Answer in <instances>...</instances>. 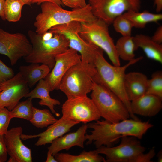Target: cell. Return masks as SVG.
Masks as SVG:
<instances>
[{"label": "cell", "instance_id": "obj_23", "mask_svg": "<svg viewBox=\"0 0 162 162\" xmlns=\"http://www.w3.org/2000/svg\"><path fill=\"white\" fill-rule=\"evenodd\" d=\"M122 15L130 21L134 27L137 28H144L148 23H157L162 20L161 14L153 13L147 10L141 12L129 11Z\"/></svg>", "mask_w": 162, "mask_h": 162}, {"label": "cell", "instance_id": "obj_24", "mask_svg": "<svg viewBox=\"0 0 162 162\" xmlns=\"http://www.w3.org/2000/svg\"><path fill=\"white\" fill-rule=\"evenodd\" d=\"M100 154L95 150H83L77 155L58 152L54 156L58 162H105V159Z\"/></svg>", "mask_w": 162, "mask_h": 162}, {"label": "cell", "instance_id": "obj_9", "mask_svg": "<svg viewBox=\"0 0 162 162\" xmlns=\"http://www.w3.org/2000/svg\"><path fill=\"white\" fill-rule=\"evenodd\" d=\"M88 4L94 16L109 25L126 12L139 11L141 0H89Z\"/></svg>", "mask_w": 162, "mask_h": 162}, {"label": "cell", "instance_id": "obj_40", "mask_svg": "<svg viewBox=\"0 0 162 162\" xmlns=\"http://www.w3.org/2000/svg\"><path fill=\"white\" fill-rule=\"evenodd\" d=\"M46 162H58L55 156L49 152H47Z\"/></svg>", "mask_w": 162, "mask_h": 162}, {"label": "cell", "instance_id": "obj_30", "mask_svg": "<svg viewBox=\"0 0 162 162\" xmlns=\"http://www.w3.org/2000/svg\"><path fill=\"white\" fill-rule=\"evenodd\" d=\"M112 24L115 30L122 36H131L133 26L129 20L122 15L116 17Z\"/></svg>", "mask_w": 162, "mask_h": 162}, {"label": "cell", "instance_id": "obj_7", "mask_svg": "<svg viewBox=\"0 0 162 162\" xmlns=\"http://www.w3.org/2000/svg\"><path fill=\"white\" fill-rule=\"evenodd\" d=\"M80 36L86 41L104 51L113 65L120 66V59L115 44L109 34V25L98 19L91 22H80Z\"/></svg>", "mask_w": 162, "mask_h": 162}, {"label": "cell", "instance_id": "obj_35", "mask_svg": "<svg viewBox=\"0 0 162 162\" xmlns=\"http://www.w3.org/2000/svg\"><path fill=\"white\" fill-rule=\"evenodd\" d=\"M7 151L4 135L0 134V160L1 162L6 161L7 159Z\"/></svg>", "mask_w": 162, "mask_h": 162}, {"label": "cell", "instance_id": "obj_11", "mask_svg": "<svg viewBox=\"0 0 162 162\" xmlns=\"http://www.w3.org/2000/svg\"><path fill=\"white\" fill-rule=\"evenodd\" d=\"M32 50V45L25 34L10 33L0 28V54L8 58L11 65L28 55Z\"/></svg>", "mask_w": 162, "mask_h": 162}, {"label": "cell", "instance_id": "obj_15", "mask_svg": "<svg viewBox=\"0 0 162 162\" xmlns=\"http://www.w3.org/2000/svg\"><path fill=\"white\" fill-rule=\"evenodd\" d=\"M22 131L21 127H15L8 130L4 134L7 153L10 156L8 162L32 161L31 149L22 141L21 135Z\"/></svg>", "mask_w": 162, "mask_h": 162}, {"label": "cell", "instance_id": "obj_29", "mask_svg": "<svg viewBox=\"0 0 162 162\" xmlns=\"http://www.w3.org/2000/svg\"><path fill=\"white\" fill-rule=\"evenodd\" d=\"M146 94H151L162 98V72L156 71L148 79Z\"/></svg>", "mask_w": 162, "mask_h": 162}, {"label": "cell", "instance_id": "obj_25", "mask_svg": "<svg viewBox=\"0 0 162 162\" xmlns=\"http://www.w3.org/2000/svg\"><path fill=\"white\" fill-rule=\"evenodd\" d=\"M116 50L119 58L129 61L135 58L136 50L134 36H123L119 38L115 44Z\"/></svg>", "mask_w": 162, "mask_h": 162}, {"label": "cell", "instance_id": "obj_37", "mask_svg": "<svg viewBox=\"0 0 162 162\" xmlns=\"http://www.w3.org/2000/svg\"><path fill=\"white\" fill-rule=\"evenodd\" d=\"M46 2L53 3L61 6L62 5H63L60 0H34L32 2V3H35L39 5L41 4L43 2Z\"/></svg>", "mask_w": 162, "mask_h": 162}, {"label": "cell", "instance_id": "obj_12", "mask_svg": "<svg viewBox=\"0 0 162 162\" xmlns=\"http://www.w3.org/2000/svg\"><path fill=\"white\" fill-rule=\"evenodd\" d=\"M146 149L137 138L125 136L121 137V142L117 146H102L96 150L99 154L105 155V162H130L133 158L144 152Z\"/></svg>", "mask_w": 162, "mask_h": 162}, {"label": "cell", "instance_id": "obj_4", "mask_svg": "<svg viewBox=\"0 0 162 162\" xmlns=\"http://www.w3.org/2000/svg\"><path fill=\"white\" fill-rule=\"evenodd\" d=\"M27 34L32 50L24 58L27 63L44 64L51 70L55 63L56 56L69 48L68 40L62 34L49 31L39 34L31 30Z\"/></svg>", "mask_w": 162, "mask_h": 162}, {"label": "cell", "instance_id": "obj_3", "mask_svg": "<svg viewBox=\"0 0 162 162\" xmlns=\"http://www.w3.org/2000/svg\"><path fill=\"white\" fill-rule=\"evenodd\" d=\"M41 12L37 16L34 22L35 32L39 34L48 32L55 26L75 21L91 22L97 19L88 4L84 8L68 10L55 3L46 2L41 4Z\"/></svg>", "mask_w": 162, "mask_h": 162}, {"label": "cell", "instance_id": "obj_17", "mask_svg": "<svg viewBox=\"0 0 162 162\" xmlns=\"http://www.w3.org/2000/svg\"><path fill=\"white\" fill-rule=\"evenodd\" d=\"M88 128L87 124H84L75 131L57 138L51 143L48 148V152L54 155L61 150H69L74 146L84 147V142L86 140L85 135Z\"/></svg>", "mask_w": 162, "mask_h": 162}, {"label": "cell", "instance_id": "obj_34", "mask_svg": "<svg viewBox=\"0 0 162 162\" xmlns=\"http://www.w3.org/2000/svg\"><path fill=\"white\" fill-rule=\"evenodd\" d=\"M63 5L73 9L82 8L86 7L88 4L86 0H60Z\"/></svg>", "mask_w": 162, "mask_h": 162}, {"label": "cell", "instance_id": "obj_6", "mask_svg": "<svg viewBox=\"0 0 162 162\" xmlns=\"http://www.w3.org/2000/svg\"><path fill=\"white\" fill-rule=\"evenodd\" d=\"M90 97L104 119L116 122L130 118L129 110L121 99L104 87L94 82Z\"/></svg>", "mask_w": 162, "mask_h": 162}, {"label": "cell", "instance_id": "obj_5", "mask_svg": "<svg viewBox=\"0 0 162 162\" xmlns=\"http://www.w3.org/2000/svg\"><path fill=\"white\" fill-rule=\"evenodd\" d=\"M96 72L94 64L81 61L72 66L62 77L59 89L67 99L84 97L92 92Z\"/></svg>", "mask_w": 162, "mask_h": 162}, {"label": "cell", "instance_id": "obj_42", "mask_svg": "<svg viewBox=\"0 0 162 162\" xmlns=\"http://www.w3.org/2000/svg\"><path fill=\"white\" fill-rule=\"evenodd\" d=\"M25 5H30L34 0H21Z\"/></svg>", "mask_w": 162, "mask_h": 162}, {"label": "cell", "instance_id": "obj_14", "mask_svg": "<svg viewBox=\"0 0 162 162\" xmlns=\"http://www.w3.org/2000/svg\"><path fill=\"white\" fill-rule=\"evenodd\" d=\"M81 61L80 55L70 48L56 56L54 67L44 79L48 84L51 91L59 89L61 80L65 73L72 66Z\"/></svg>", "mask_w": 162, "mask_h": 162}, {"label": "cell", "instance_id": "obj_31", "mask_svg": "<svg viewBox=\"0 0 162 162\" xmlns=\"http://www.w3.org/2000/svg\"><path fill=\"white\" fill-rule=\"evenodd\" d=\"M12 118L10 111L5 107H0V134L7 133Z\"/></svg>", "mask_w": 162, "mask_h": 162}, {"label": "cell", "instance_id": "obj_44", "mask_svg": "<svg viewBox=\"0 0 162 162\" xmlns=\"http://www.w3.org/2000/svg\"><path fill=\"white\" fill-rule=\"evenodd\" d=\"M0 162H1V160H0Z\"/></svg>", "mask_w": 162, "mask_h": 162}, {"label": "cell", "instance_id": "obj_33", "mask_svg": "<svg viewBox=\"0 0 162 162\" xmlns=\"http://www.w3.org/2000/svg\"><path fill=\"white\" fill-rule=\"evenodd\" d=\"M142 152L133 158L130 162H152V159L155 155V149H151L146 153Z\"/></svg>", "mask_w": 162, "mask_h": 162}, {"label": "cell", "instance_id": "obj_22", "mask_svg": "<svg viewBox=\"0 0 162 162\" xmlns=\"http://www.w3.org/2000/svg\"><path fill=\"white\" fill-rule=\"evenodd\" d=\"M19 70L29 87H32L41 80L44 79L51 70L46 65L31 63L28 65L20 66Z\"/></svg>", "mask_w": 162, "mask_h": 162}, {"label": "cell", "instance_id": "obj_1", "mask_svg": "<svg viewBox=\"0 0 162 162\" xmlns=\"http://www.w3.org/2000/svg\"><path fill=\"white\" fill-rule=\"evenodd\" d=\"M88 128L93 130L90 134H86V144L93 143L97 148L102 146H113L122 136H130L141 139L150 129L153 126L149 121L142 122L132 118L112 122L99 119L87 124Z\"/></svg>", "mask_w": 162, "mask_h": 162}, {"label": "cell", "instance_id": "obj_41", "mask_svg": "<svg viewBox=\"0 0 162 162\" xmlns=\"http://www.w3.org/2000/svg\"><path fill=\"white\" fill-rule=\"evenodd\" d=\"M158 158V162H162V150L160 151L157 154Z\"/></svg>", "mask_w": 162, "mask_h": 162}, {"label": "cell", "instance_id": "obj_2", "mask_svg": "<svg viewBox=\"0 0 162 162\" xmlns=\"http://www.w3.org/2000/svg\"><path fill=\"white\" fill-rule=\"evenodd\" d=\"M103 52L101 49L98 51L94 61L96 72L93 78L94 82L108 89L118 97L128 108L130 118L139 120L132 112L131 101L127 97L124 81L127 69L142 59V57L134 58L123 66H116L111 64L106 60Z\"/></svg>", "mask_w": 162, "mask_h": 162}, {"label": "cell", "instance_id": "obj_32", "mask_svg": "<svg viewBox=\"0 0 162 162\" xmlns=\"http://www.w3.org/2000/svg\"><path fill=\"white\" fill-rule=\"evenodd\" d=\"M14 76V73L13 69L7 66L0 59V82L10 80Z\"/></svg>", "mask_w": 162, "mask_h": 162}, {"label": "cell", "instance_id": "obj_8", "mask_svg": "<svg viewBox=\"0 0 162 162\" xmlns=\"http://www.w3.org/2000/svg\"><path fill=\"white\" fill-rule=\"evenodd\" d=\"M80 22L73 21L52 27L49 31L53 34H60L64 35L68 41L69 47L80 54L81 61L94 64L98 51L101 49L88 42L80 36Z\"/></svg>", "mask_w": 162, "mask_h": 162}, {"label": "cell", "instance_id": "obj_28", "mask_svg": "<svg viewBox=\"0 0 162 162\" xmlns=\"http://www.w3.org/2000/svg\"><path fill=\"white\" fill-rule=\"evenodd\" d=\"M32 100L28 98L26 100L19 102L10 111L12 118H19L30 121L33 114Z\"/></svg>", "mask_w": 162, "mask_h": 162}, {"label": "cell", "instance_id": "obj_21", "mask_svg": "<svg viewBox=\"0 0 162 162\" xmlns=\"http://www.w3.org/2000/svg\"><path fill=\"white\" fill-rule=\"evenodd\" d=\"M50 92L47 82L44 79H42L38 82L35 88L27 94L25 97L40 99L38 103L40 105L48 106L52 113L59 117L60 114L56 111L54 106L60 105V102L58 100L51 98L50 94Z\"/></svg>", "mask_w": 162, "mask_h": 162}, {"label": "cell", "instance_id": "obj_16", "mask_svg": "<svg viewBox=\"0 0 162 162\" xmlns=\"http://www.w3.org/2000/svg\"><path fill=\"white\" fill-rule=\"evenodd\" d=\"M80 123L62 116L54 124L48 126L45 131L37 134L26 135L22 134L21 139L26 140L39 137L35 145L37 146L51 143L57 138L70 131L74 126Z\"/></svg>", "mask_w": 162, "mask_h": 162}, {"label": "cell", "instance_id": "obj_27", "mask_svg": "<svg viewBox=\"0 0 162 162\" xmlns=\"http://www.w3.org/2000/svg\"><path fill=\"white\" fill-rule=\"evenodd\" d=\"M24 5V3L21 0H6L4 7L6 20L12 22L19 21Z\"/></svg>", "mask_w": 162, "mask_h": 162}, {"label": "cell", "instance_id": "obj_39", "mask_svg": "<svg viewBox=\"0 0 162 162\" xmlns=\"http://www.w3.org/2000/svg\"><path fill=\"white\" fill-rule=\"evenodd\" d=\"M154 5L157 12L159 13L162 10V0H154Z\"/></svg>", "mask_w": 162, "mask_h": 162}, {"label": "cell", "instance_id": "obj_38", "mask_svg": "<svg viewBox=\"0 0 162 162\" xmlns=\"http://www.w3.org/2000/svg\"><path fill=\"white\" fill-rule=\"evenodd\" d=\"M6 0H0V17L4 21L6 20L4 12V5Z\"/></svg>", "mask_w": 162, "mask_h": 162}, {"label": "cell", "instance_id": "obj_18", "mask_svg": "<svg viewBox=\"0 0 162 162\" xmlns=\"http://www.w3.org/2000/svg\"><path fill=\"white\" fill-rule=\"evenodd\" d=\"M131 109L134 115L151 117L158 114L162 108V98L146 94L131 101Z\"/></svg>", "mask_w": 162, "mask_h": 162}, {"label": "cell", "instance_id": "obj_10", "mask_svg": "<svg viewBox=\"0 0 162 162\" xmlns=\"http://www.w3.org/2000/svg\"><path fill=\"white\" fill-rule=\"evenodd\" d=\"M62 112L63 117L83 124L101 117L92 99L87 96L67 99L62 105Z\"/></svg>", "mask_w": 162, "mask_h": 162}, {"label": "cell", "instance_id": "obj_43", "mask_svg": "<svg viewBox=\"0 0 162 162\" xmlns=\"http://www.w3.org/2000/svg\"><path fill=\"white\" fill-rule=\"evenodd\" d=\"M1 83L0 82V92L1 91V88H0Z\"/></svg>", "mask_w": 162, "mask_h": 162}, {"label": "cell", "instance_id": "obj_36", "mask_svg": "<svg viewBox=\"0 0 162 162\" xmlns=\"http://www.w3.org/2000/svg\"><path fill=\"white\" fill-rule=\"evenodd\" d=\"M155 42L159 44L162 43V26H160L156 29L153 36L151 37Z\"/></svg>", "mask_w": 162, "mask_h": 162}, {"label": "cell", "instance_id": "obj_20", "mask_svg": "<svg viewBox=\"0 0 162 162\" xmlns=\"http://www.w3.org/2000/svg\"><path fill=\"white\" fill-rule=\"evenodd\" d=\"M136 50L142 49L148 58L162 64V45L154 41L151 37L142 34L134 36Z\"/></svg>", "mask_w": 162, "mask_h": 162}, {"label": "cell", "instance_id": "obj_19", "mask_svg": "<svg viewBox=\"0 0 162 162\" xmlns=\"http://www.w3.org/2000/svg\"><path fill=\"white\" fill-rule=\"evenodd\" d=\"M148 80L145 74L140 72L126 74L124 88L129 100L131 101L146 94Z\"/></svg>", "mask_w": 162, "mask_h": 162}, {"label": "cell", "instance_id": "obj_26", "mask_svg": "<svg viewBox=\"0 0 162 162\" xmlns=\"http://www.w3.org/2000/svg\"><path fill=\"white\" fill-rule=\"evenodd\" d=\"M57 120L49 110L33 107L32 117L29 121L36 127L42 128L54 124Z\"/></svg>", "mask_w": 162, "mask_h": 162}, {"label": "cell", "instance_id": "obj_13", "mask_svg": "<svg viewBox=\"0 0 162 162\" xmlns=\"http://www.w3.org/2000/svg\"><path fill=\"white\" fill-rule=\"evenodd\" d=\"M29 87L20 72L12 78L1 83L0 107L11 111L29 92Z\"/></svg>", "mask_w": 162, "mask_h": 162}]
</instances>
